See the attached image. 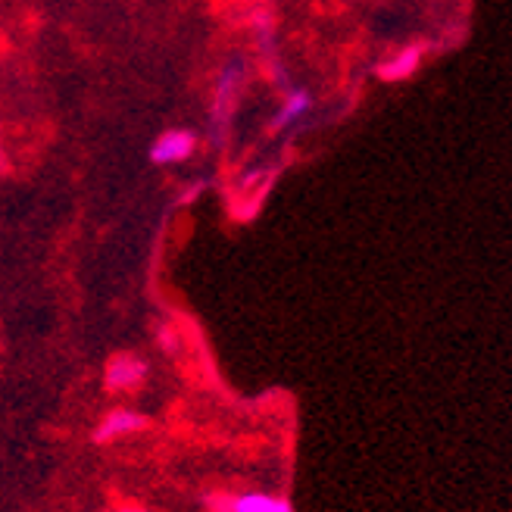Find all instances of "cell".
Listing matches in <instances>:
<instances>
[{
  "label": "cell",
  "instance_id": "6da1fadb",
  "mask_svg": "<svg viewBox=\"0 0 512 512\" xmlns=\"http://www.w3.org/2000/svg\"><path fill=\"white\" fill-rule=\"evenodd\" d=\"M244 79H247V69H244L241 60H232L228 66H222L219 79H216V88H213V113H210L216 135H222L228 119H232L235 104H238V97H241V88H244Z\"/></svg>",
  "mask_w": 512,
  "mask_h": 512
},
{
  "label": "cell",
  "instance_id": "7a4b0ae2",
  "mask_svg": "<svg viewBox=\"0 0 512 512\" xmlns=\"http://www.w3.org/2000/svg\"><path fill=\"white\" fill-rule=\"evenodd\" d=\"M197 150V135L191 128H169L163 132L157 141L150 144V163L153 166H175V163H185L191 160V153Z\"/></svg>",
  "mask_w": 512,
  "mask_h": 512
},
{
  "label": "cell",
  "instance_id": "3957f363",
  "mask_svg": "<svg viewBox=\"0 0 512 512\" xmlns=\"http://www.w3.org/2000/svg\"><path fill=\"white\" fill-rule=\"evenodd\" d=\"M147 378V363L135 353H119L107 363V372H104V384L107 391L113 394H122V391H138Z\"/></svg>",
  "mask_w": 512,
  "mask_h": 512
},
{
  "label": "cell",
  "instance_id": "277c9868",
  "mask_svg": "<svg viewBox=\"0 0 512 512\" xmlns=\"http://www.w3.org/2000/svg\"><path fill=\"white\" fill-rule=\"evenodd\" d=\"M213 509L219 512H294L288 497L275 494H241V497H216Z\"/></svg>",
  "mask_w": 512,
  "mask_h": 512
},
{
  "label": "cell",
  "instance_id": "5b68a950",
  "mask_svg": "<svg viewBox=\"0 0 512 512\" xmlns=\"http://www.w3.org/2000/svg\"><path fill=\"white\" fill-rule=\"evenodd\" d=\"M147 428V416L144 413H135V409H113L110 416H104L94 428V441L97 444H110L116 438H125V434H135V431H144Z\"/></svg>",
  "mask_w": 512,
  "mask_h": 512
},
{
  "label": "cell",
  "instance_id": "8992f818",
  "mask_svg": "<svg viewBox=\"0 0 512 512\" xmlns=\"http://www.w3.org/2000/svg\"><path fill=\"white\" fill-rule=\"evenodd\" d=\"M422 66V47L406 44L397 54H391V60H384L378 66V79L381 82H406L409 75H416V69Z\"/></svg>",
  "mask_w": 512,
  "mask_h": 512
},
{
  "label": "cell",
  "instance_id": "52a82bcc",
  "mask_svg": "<svg viewBox=\"0 0 512 512\" xmlns=\"http://www.w3.org/2000/svg\"><path fill=\"white\" fill-rule=\"evenodd\" d=\"M313 107V97L310 91H303V88H294L285 94V104L278 107L275 119H272V132H285V128H291L294 122H300L306 113H310Z\"/></svg>",
  "mask_w": 512,
  "mask_h": 512
},
{
  "label": "cell",
  "instance_id": "ba28073f",
  "mask_svg": "<svg viewBox=\"0 0 512 512\" xmlns=\"http://www.w3.org/2000/svg\"><path fill=\"white\" fill-rule=\"evenodd\" d=\"M110 512H147V509H138V506H125V509H110Z\"/></svg>",
  "mask_w": 512,
  "mask_h": 512
}]
</instances>
